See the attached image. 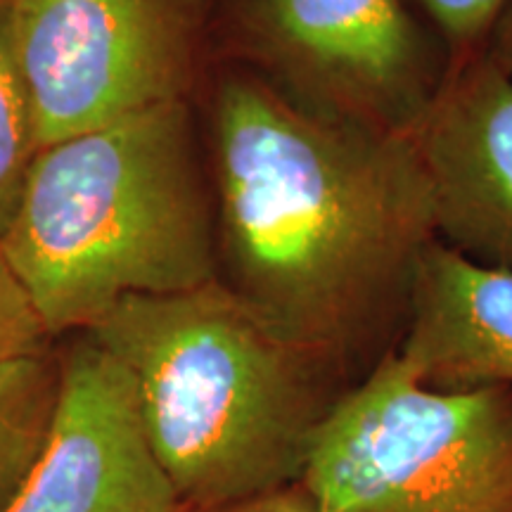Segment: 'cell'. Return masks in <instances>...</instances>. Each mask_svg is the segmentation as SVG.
<instances>
[{
  "mask_svg": "<svg viewBox=\"0 0 512 512\" xmlns=\"http://www.w3.org/2000/svg\"><path fill=\"white\" fill-rule=\"evenodd\" d=\"M57 356L46 441L3 512H183L117 358L83 332Z\"/></svg>",
  "mask_w": 512,
  "mask_h": 512,
  "instance_id": "obj_7",
  "label": "cell"
},
{
  "mask_svg": "<svg viewBox=\"0 0 512 512\" xmlns=\"http://www.w3.org/2000/svg\"><path fill=\"white\" fill-rule=\"evenodd\" d=\"M38 147L185 98L190 36L171 0H8Z\"/></svg>",
  "mask_w": 512,
  "mask_h": 512,
  "instance_id": "obj_6",
  "label": "cell"
},
{
  "mask_svg": "<svg viewBox=\"0 0 512 512\" xmlns=\"http://www.w3.org/2000/svg\"><path fill=\"white\" fill-rule=\"evenodd\" d=\"M318 512H512V389L439 392L387 356L318 427Z\"/></svg>",
  "mask_w": 512,
  "mask_h": 512,
  "instance_id": "obj_4",
  "label": "cell"
},
{
  "mask_svg": "<svg viewBox=\"0 0 512 512\" xmlns=\"http://www.w3.org/2000/svg\"><path fill=\"white\" fill-rule=\"evenodd\" d=\"M0 249L50 339L91 330L128 297L219 278L185 98L38 147Z\"/></svg>",
  "mask_w": 512,
  "mask_h": 512,
  "instance_id": "obj_3",
  "label": "cell"
},
{
  "mask_svg": "<svg viewBox=\"0 0 512 512\" xmlns=\"http://www.w3.org/2000/svg\"><path fill=\"white\" fill-rule=\"evenodd\" d=\"M57 389L60 356L50 347L0 361V512L41 453Z\"/></svg>",
  "mask_w": 512,
  "mask_h": 512,
  "instance_id": "obj_10",
  "label": "cell"
},
{
  "mask_svg": "<svg viewBox=\"0 0 512 512\" xmlns=\"http://www.w3.org/2000/svg\"><path fill=\"white\" fill-rule=\"evenodd\" d=\"M36 152L34 117L12 55L8 0H0V235L12 219Z\"/></svg>",
  "mask_w": 512,
  "mask_h": 512,
  "instance_id": "obj_11",
  "label": "cell"
},
{
  "mask_svg": "<svg viewBox=\"0 0 512 512\" xmlns=\"http://www.w3.org/2000/svg\"><path fill=\"white\" fill-rule=\"evenodd\" d=\"M432 226L467 259L512 271V79L484 53L448 64L408 131Z\"/></svg>",
  "mask_w": 512,
  "mask_h": 512,
  "instance_id": "obj_8",
  "label": "cell"
},
{
  "mask_svg": "<svg viewBox=\"0 0 512 512\" xmlns=\"http://www.w3.org/2000/svg\"><path fill=\"white\" fill-rule=\"evenodd\" d=\"M183 512H318V505L302 482H292L259 491V494L202 505V508H188Z\"/></svg>",
  "mask_w": 512,
  "mask_h": 512,
  "instance_id": "obj_14",
  "label": "cell"
},
{
  "mask_svg": "<svg viewBox=\"0 0 512 512\" xmlns=\"http://www.w3.org/2000/svg\"><path fill=\"white\" fill-rule=\"evenodd\" d=\"M418 22L444 50L448 64L484 53L510 0H406Z\"/></svg>",
  "mask_w": 512,
  "mask_h": 512,
  "instance_id": "obj_12",
  "label": "cell"
},
{
  "mask_svg": "<svg viewBox=\"0 0 512 512\" xmlns=\"http://www.w3.org/2000/svg\"><path fill=\"white\" fill-rule=\"evenodd\" d=\"M249 72L323 117L408 133L448 60L406 0H223Z\"/></svg>",
  "mask_w": 512,
  "mask_h": 512,
  "instance_id": "obj_5",
  "label": "cell"
},
{
  "mask_svg": "<svg viewBox=\"0 0 512 512\" xmlns=\"http://www.w3.org/2000/svg\"><path fill=\"white\" fill-rule=\"evenodd\" d=\"M219 280L358 384L399 351L430 197L408 133L323 117L245 67L209 102Z\"/></svg>",
  "mask_w": 512,
  "mask_h": 512,
  "instance_id": "obj_1",
  "label": "cell"
},
{
  "mask_svg": "<svg viewBox=\"0 0 512 512\" xmlns=\"http://www.w3.org/2000/svg\"><path fill=\"white\" fill-rule=\"evenodd\" d=\"M83 335L126 370L183 510L299 482L318 427L354 387L219 278L128 297Z\"/></svg>",
  "mask_w": 512,
  "mask_h": 512,
  "instance_id": "obj_2",
  "label": "cell"
},
{
  "mask_svg": "<svg viewBox=\"0 0 512 512\" xmlns=\"http://www.w3.org/2000/svg\"><path fill=\"white\" fill-rule=\"evenodd\" d=\"M484 55L512 79V0L501 19H498L494 31H491L489 41L484 46Z\"/></svg>",
  "mask_w": 512,
  "mask_h": 512,
  "instance_id": "obj_15",
  "label": "cell"
},
{
  "mask_svg": "<svg viewBox=\"0 0 512 512\" xmlns=\"http://www.w3.org/2000/svg\"><path fill=\"white\" fill-rule=\"evenodd\" d=\"M50 337L0 249V361L46 349Z\"/></svg>",
  "mask_w": 512,
  "mask_h": 512,
  "instance_id": "obj_13",
  "label": "cell"
},
{
  "mask_svg": "<svg viewBox=\"0 0 512 512\" xmlns=\"http://www.w3.org/2000/svg\"><path fill=\"white\" fill-rule=\"evenodd\" d=\"M396 354L439 392L512 389V271L432 240L415 271Z\"/></svg>",
  "mask_w": 512,
  "mask_h": 512,
  "instance_id": "obj_9",
  "label": "cell"
}]
</instances>
